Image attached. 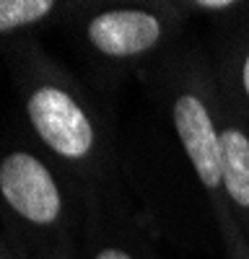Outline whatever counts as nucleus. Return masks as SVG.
Wrapping results in <instances>:
<instances>
[{
    "label": "nucleus",
    "instance_id": "obj_1",
    "mask_svg": "<svg viewBox=\"0 0 249 259\" xmlns=\"http://www.w3.org/2000/svg\"><path fill=\"white\" fill-rule=\"evenodd\" d=\"M6 62L21 96L31 138L83 200L99 197L109 179V127L96 99L36 41H8Z\"/></svg>",
    "mask_w": 249,
    "mask_h": 259
},
{
    "label": "nucleus",
    "instance_id": "obj_2",
    "mask_svg": "<svg viewBox=\"0 0 249 259\" xmlns=\"http://www.w3.org/2000/svg\"><path fill=\"white\" fill-rule=\"evenodd\" d=\"M0 223L18 259H75L86 200L31 145L0 150Z\"/></svg>",
    "mask_w": 249,
    "mask_h": 259
},
{
    "label": "nucleus",
    "instance_id": "obj_3",
    "mask_svg": "<svg viewBox=\"0 0 249 259\" xmlns=\"http://www.w3.org/2000/svg\"><path fill=\"white\" fill-rule=\"evenodd\" d=\"M70 16L96 68H124L145 60L169 36L163 11L148 6H73Z\"/></svg>",
    "mask_w": 249,
    "mask_h": 259
},
{
    "label": "nucleus",
    "instance_id": "obj_4",
    "mask_svg": "<svg viewBox=\"0 0 249 259\" xmlns=\"http://www.w3.org/2000/svg\"><path fill=\"white\" fill-rule=\"evenodd\" d=\"M172 122L179 145L190 158L202 189H208L213 197L226 194L221 166V133L208 99L200 91L182 85L172 99Z\"/></svg>",
    "mask_w": 249,
    "mask_h": 259
},
{
    "label": "nucleus",
    "instance_id": "obj_5",
    "mask_svg": "<svg viewBox=\"0 0 249 259\" xmlns=\"http://www.w3.org/2000/svg\"><path fill=\"white\" fill-rule=\"evenodd\" d=\"M218 133H221V166H223L226 200L249 223V133L234 122L218 124Z\"/></svg>",
    "mask_w": 249,
    "mask_h": 259
},
{
    "label": "nucleus",
    "instance_id": "obj_6",
    "mask_svg": "<svg viewBox=\"0 0 249 259\" xmlns=\"http://www.w3.org/2000/svg\"><path fill=\"white\" fill-rule=\"evenodd\" d=\"M65 3L57 0H0V39H16L65 13Z\"/></svg>",
    "mask_w": 249,
    "mask_h": 259
},
{
    "label": "nucleus",
    "instance_id": "obj_7",
    "mask_svg": "<svg viewBox=\"0 0 249 259\" xmlns=\"http://www.w3.org/2000/svg\"><path fill=\"white\" fill-rule=\"evenodd\" d=\"M83 251L86 259H138L130 249L112 241L101 223V200H86V223H83Z\"/></svg>",
    "mask_w": 249,
    "mask_h": 259
},
{
    "label": "nucleus",
    "instance_id": "obj_8",
    "mask_svg": "<svg viewBox=\"0 0 249 259\" xmlns=\"http://www.w3.org/2000/svg\"><path fill=\"white\" fill-rule=\"evenodd\" d=\"M236 85H239V94L241 99L249 104V45L244 47L241 57H239V68H236Z\"/></svg>",
    "mask_w": 249,
    "mask_h": 259
},
{
    "label": "nucleus",
    "instance_id": "obj_9",
    "mask_svg": "<svg viewBox=\"0 0 249 259\" xmlns=\"http://www.w3.org/2000/svg\"><path fill=\"white\" fill-rule=\"evenodd\" d=\"M195 8L213 11V13H226V11L236 8V3H228V0H200V3H195Z\"/></svg>",
    "mask_w": 249,
    "mask_h": 259
},
{
    "label": "nucleus",
    "instance_id": "obj_10",
    "mask_svg": "<svg viewBox=\"0 0 249 259\" xmlns=\"http://www.w3.org/2000/svg\"><path fill=\"white\" fill-rule=\"evenodd\" d=\"M0 259H18L16 251H13V246L8 244V239H6L3 231H0Z\"/></svg>",
    "mask_w": 249,
    "mask_h": 259
}]
</instances>
